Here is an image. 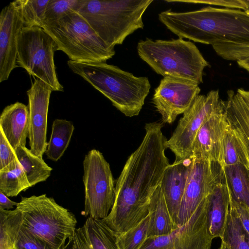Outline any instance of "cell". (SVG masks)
Instances as JSON below:
<instances>
[{
  "mask_svg": "<svg viewBox=\"0 0 249 249\" xmlns=\"http://www.w3.org/2000/svg\"><path fill=\"white\" fill-rule=\"evenodd\" d=\"M162 126L160 123L145 124L142 142L129 156L117 179L113 205L103 219L117 233L129 230L148 214L151 197L170 164Z\"/></svg>",
  "mask_w": 249,
  "mask_h": 249,
  "instance_id": "1",
  "label": "cell"
},
{
  "mask_svg": "<svg viewBox=\"0 0 249 249\" xmlns=\"http://www.w3.org/2000/svg\"><path fill=\"white\" fill-rule=\"evenodd\" d=\"M159 19L180 38L210 44L249 45V12L240 9L207 6L176 12H161Z\"/></svg>",
  "mask_w": 249,
  "mask_h": 249,
  "instance_id": "2",
  "label": "cell"
},
{
  "mask_svg": "<svg viewBox=\"0 0 249 249\" xmlns=\"http://www.w3.org/2000/svg\"><path fill=\"white\" fill-rule=\"evenodd\" d=\"M67 65L125 116L139 114L151 88L147 77L135 76L105 62L80 63L69 60Z\"/></svg>",
  "mask_w": 249,
  "mask_h": 249,
  "instance_id": "3",
  "label": "cell"
},
{
  "mask_svg": "<svg viewBox=\"0 0 249 249\" xmlns=\"http://www.w3.org/2000/svg\"><path fill=\"white\" fill-rule=\"evenodd\" d=\"M153 0H82L77 12L109 48L144 27L142 16Z\"/></svg>",
  "mask_w": 249,
  "mask_h": 249,
  "instance_id": "4",
  "label": "cell"
},
{
  "mask_svg": "<svg viewBox=\"0 0 249 249\" xmlns=\"http://www.w3.org/2000/svg\"><path fill=\"white\" fill-rule=\"evenodd\" d=\"M21 227L51 249H66L76 231L75 215L46 194L22 197L16 208Z\"/></svg>",
  "mask_w": 249,
  "mask_h": 249,
  "instance_id": "5",
  "label": "cell"
},
{
  "mask_svg": "<svg viewBox=\"0 0 249 249\" xmlns=\"http://www.w3.org/2000/svg\"><path fill=\"white\" fill-rule=\"evenodd\" d=\"M140 57L157 73L203 82V72L209 66L201 53L190 41L182 38L153 40L147 38L137 45Z\"/></svg>",
  "mask_w": 249,
  "mask_h": 249,
  "instance_id": "6",
  "label": "cell"
},
{
  "mask_svg": "<svg viewBox=\"0 0 249 249\" xmlns=\"http://www.w3.org/2000/svg\"><path fill=\"white\" fill-rule=\"evenodd\" d=\"M53 39L57 51L70 60L80 63L105 62L115 54L77 12L69 14L42 27Z\"/></svg>",
  "mask_w": 249,
  "mask_h": 249,
  "instance_id": "7",
  "label": "cell"
},
{
  "mask_svg": "<svg viewBox=\"0 0 249 249\" xmlns=\"http://www.w3.org/2000/svg\"><path fill=\"white\" fill-rule=\"evenodd\" d=\"M56 43L41 27H23L17 38L18 67L47 84L53 91H63L54 61Z\"/></svg>",
  "mask_w": 249,
  "mask_h": 249,
  "instance_id": "8",
  "label": "cell"
},
{
  "mask_svg": "<svg viewBox=\"0 0 249 249\" xmlns=\"http://www.w3.org/2000/svg\"><path fill=\"white\" fill-rule=\"evenodd\" d=\"M83 164L85 207L82 214L104 219L109 213L115 199V185L110 165L103 154L95 149L85 155Z\"/></svg>",
  "mask_w": 249,
  "mask_h": 249,
  "instance_id": "9",
  "label": "cell"
},
{
  "mask_svg": "<svg viewBox=\"0 0 249 249\" xmlns=\"http://www.w3.org/2000/svg\"><path fill=\"white\" fill-rule=\"evenodd\" d=\"M218 90H212L206 95H198L189 108L183 113L169 140L165 142L175 155V160L191 158L192 147L195 138L204 123L224 106Z\"/></svg>",
  "mask_w": 249,
  "mask_h": 249,
  "instance_id": "10",
  "label": "cell"
},
{
  "mask_svg": "<svg viewBox=\"0 0 249 249\" xmlns=\"http://www.w3.org/2000/svg\"><path fill=\"white\" fill-rule=\"evenodd\" d=\"M191 159L187 183L177 216L178 227L187 222L226 178L224 167L220 163L194 158Z\"/></svg>",
  "mask_w": 249,
  "mask_h": 249,
  "instance_id": "11",
  "label": "cell"
},
{
  "mask_svg": "<svg viewBox=\"0 0 249 249\" xmlns=\"http://www.w3.org/2000/svg\"><path fill=\"white\" fill-rule=\"evenodd\" d=\"M198 85L184 78L163 77L155 89L152 98L163 123L172 124L178 115L189 108L200 92Z\"/></svg>",
  "mask_w": 249,
  "mask_h": 249,
  "instance_id": "12",
  "label": "cell"
},
{
  "mask_svg": "<svg viewBox=\"0 0 249 249\" xmlns=\"http://www.w3.org/2000/svg\"><path fill=\"white\" fill-rule=\"evenodd\" d=\"M52 89L38 78H34L27 91L29 117L28 138L30 151L42 158L47 142V117Z\"/></svg>",
  "mask_w": 249,
  "mask_h": 249,
  "instance_id": "13",
  "label": "cell"
},
{
  "mask_svg": "<svg viewBox=\"0 0 249 249\" xmlns=\"http://www.w3.org/2000/svg\"><path fill=\"white\" fill-rule=\"evenodd\" d=\"M229 125L225 101L223 107L210 117L197 132L192 144L191 158L217 162L223 165V141Z\"/></svg>",
  "mask_w": 249,
  "mask_h": 249,
  "instance_id": "14",
  "label": "cell"
},
{
  "mask_svg": "<svg viewBox=\"0 0 249 249\" xmlns=\"http://www.w3.org/2000/svg\"><path fill=\"white\" fill-rule=\"evenodd\" d=\"M24 27L14 2L4 7L0 14V82L7 80L18 67L17 38Z\"/></svg>",
  "mask_w": 249,
  "mask_h": 249,
  "instance_id": "15",
  "label": "cell"
},
{
  "mask_svg": "<svg viewBox=\"0 0 249 249\" xmlns=\"http://www.w3.org/2000/svg\"><path fill=\"white\" fill-rule=\"evenodd\" d=\"M210 198L203 202L187 222L174 231L173 249H211L213 238L209 230Z\"/></svg>",
  "mask_w": 249,
  "mask_h": 249,
  "instance_id": "16",
  "label": "cell"
},
{
  "mask_svg": "<svg viewBox=\"0 0 249 249\" xmlns=\"http://www.w3.org/2000/svg\"><path fill=\"white\" fill-rule=\"evenodd\" d=\"M225 113L238 150L240 162L249 171V106L233 90L228 91Z\"/></svg>",
  "mask_w": 249,
  "mask_h": 249,
  "instance_id": "17",
  "label": "cell"
},
{
  "mask_svg": "<svg viewBox=\"0 0 249 249\" xmlns=\"http://www.w3.org/2000/svg\"><path fill=\"white\" fill-rule=\"evenodd\" d=\"M117 234L103 219L89 217L81 227L76 229L66 249H117Z\"/></svg>",
  "mask_w": 249,
  "mask_h": 249,
  "instance_id": "18",
  "label": "cell"
},
{
  "mask_svg": "<svg viewBox=\"0 0 249 249\" xmlns=\"http://www.w3.org/2000/svg\"><path fill=\"white\" fill-rule=\"evenodd\" d=\"M192 159L175 160L165 169L160 186L170 214L177 224L178 214L186 187Z\"/></svg>",
  "mask_w": 249,
  "mask_h": 249,
  "instance_id": "19",
  "label": "cell"
},
{
  "mask_svg": "<svg viewBox=\"0 0 249 249\" xmlns=\"http://www.w3.org/2000/svg\"><path fill=\"white\" fill-rule=\"evenodd\" d=\"M0 129L15 151L26 146L29 131L28 106L19 102L6 106L0 116Z\"/></svg>",
  "mask_w": 249,
  "mask_h": 249,
  "instance_id": "20",
  "label": "cell"
},
{
  "mask_svg": "<svg viewBox=\"0 0 249 249\" xmlns=\"http://www.w3.org/2000/svg\"><path fill=\"white\" fill-rule=\"evenodd\" d=\"M226 176V175H225ZM231 200V193L226 178L211 194L208 213L209 230L213 239H222L225 231Z\"/></svg>",
  "mask_w": 249,
  "mask_h": 249,
  "instance_id": "21",
  "label": "cell"
},
{
  "mask_svg": "<svg viewBox=\"0 0 249 249\" xmlns=\"http://www.w3.org/2000/svg\"><path fill=\"white\" fill-rule=\"evenodd\" d=\"M148 215L147 237L169 234L178 228L170 214L160 184L151 197Z\"/></svg>",
  "mask_w": 249,
  "mask_h": 249,
  "instance_id": "22",
  "label": "cell"
},
{
  "mask_svg": "<svg viewBox=\"0 0 249 249\" xmlns=\"http://www.w3.org/2000/svg\"><path fill=\"white\" fill-rule=\"evenodd\" d=\"M74 130V125L71 121L62 119L54 120L45 152L48 159L57 161L62 157L69 145Z\"/></svg>",
  "mask_w": 249,
  "mask_h": 249,
  "instance_id": "23",
  "label": "cell"
},
{
  "mask_svg": "<svg viewBox=\"0 0 249 249\" xmlns=\"http://www.w3.org/2000/svg\"><path fill=\"white\" fill-rule=\"evenodd\" d=\"M15 152L31 187L45 181L51 176L53 168L26 146L18 147Z\"/></svg>",
  "mask_w": 249,
  "mask_h": 249,
  "instance_id": "24",
  "label": "cell"
},
{
  "mask_svg": "<svg viewBox=\"0 0 249 249\" xmlns=\"http://www.w3.org/2000/svg\"><path fill=\"white\" fill-rule=\"evenodd\" d=\"M30 187V183L18 159L0 169V191L8 197L16 196Z\"/></svg>",
  "mask_w": 249,
  "mask_h": 249,
  "instance_id": "25",
  "label": "cell"
},
{
  "mask_svg": "<svg viewBox=\"0 0 249 249\" xmlns=\"http://www.w3.org/2000/svg\"><path fill=\"white\" fill-rule=\"evenodd\" d=\"M224 169L232 198L249 208V171L240 163Z\"/></svg>",
  "mask_w": 249,
  "mask_h": 249,
  "instance_id": "26",
  "label": "cell"
},
{
  "mask_svg": "<svg viewBox=\"0 0 249 249\" xmlns=\"http://www.w3.org/2000/svg\"><path fill=\"white\" fill-rule=\"evenodd\" d=\"M21 227V215L16 208L0 210V249H17Z\"/></svg>",
  "mask_w": 249,
  "mask_h": 249,
  "instance_id": "27",
  "label": "cell"
},
{
  "mask_svg": "<svg viewBox=\"0 0 249 249\" xmlns=\"http://www.w3.org/2000/svg\"><path fill=\"white\" fill-rule=\"evenodd\" d=\"M221 241L230 249H249V234L231 202Z\"/></svg>",
  "mask_w": 249,
  "mask_h": 249,
  "instance_id": "28",
  "label": "cell"
},
{
  "mask_svg": "<svg viewBox=\"0 0 249 249\" xmlns=\"http://www.w3.org/2000/svg\"><path fill=\"white\" fill-rule=\"evenodd\" d=\"M49 0H17L14 3L24 27L43 26L46 6Z\"/></svg>",
  "mask_w": 249,
  "mask_h": 249,
  "instance_id": "29",
  "label": "cell"
},
{
  "mask_svg": "<svg viewBox=\"0 0 249 249\" xmlns=\"http://www.w3.org/2000/svg\"><path fill=\"white\" fill-rule=\"evenodd\" d=\"M149 215L137 225L122 233H117V249H140L147 237Z\"/></svg>",
  "mask_w": 249,
  "mask_h": 249,
  "instance_id": "30",
  "label": "cell"
},
{
  "mask_svg": "<svg viewBox=\"0 0 249 249\" xmlns=\"http://www.w3.org/2000/svg\"><path fill=\"white\" fill-rule=\"evenodd\" d=\"M82 0H49L46 6L43 25L56 21L78 12Z\"/></svg>",
  "mask_w": 249,
  "mask_h": 249,
  "instance_id": "31",
  "label": "cell"
},
{
  "mask_svg": "<svg viewBox=\"0 0 249 249\" xmlns=\"http://www.w3.org/2000/svg\"><path fill=\"white\" fill-rule=\"evenodd\" d=\"M239 163H241L238 150L229 125L223 141L222 164L225 167Z\"/></svg>",
  "mask_w": 249,
  "mask_h": 249,
  "instance_id": "32",
  "label": "cell"
},
{
  "mask_svg": "<svg viewBox=\"0 0 249 249\" xmlns=\"http://www.w3.org/2000/svg\"><path fill=\"white\" fill-rule=\"evenodd\" d=\"M212 47L219 56L226 60L237 61L249 57V45H222Z\"/></svg>",
  "mask_w": 249,
  "mask_h": 249,
  "instance_id": "33",
  "label": "cell"
},
{
  "mask_svg": "<svg viewBox=\"0 0 249 249\" xmlns=\"http://www.w3.org/2000/svg\"><path fill=\"white\" fill-rule=\"evenodd\" d=\"M17 249H51L47 244L22 227L19 231Z\"/></svg>",
  "mask_w": 249,
  "mask_h": 249,
  "instance_id": "34",
  "label": "cell"
},
{
  "mask_svg": "<svg viewBox=\"0 0 249 249\" xmlns=\"http://www.w3.org/2000/svg\"><path fill=\"white\" fill-rule=\"evenodd\" d=\"M174 231L167 235L147 237L140 249H173Z\"/></svg>",
  "mask_w": 249,
  "mask_h": 249,
  "instance_id": "35",
  "label": "cell"
},
{
  "mask_svg": "<svg viewBox=\"0 0 249 249\" xmlns=\"http://www.w3.org/2000/svg\"><path fill=\"white\" fill-rule=\"evenodd\" d=\"M18 159L13 148L2 131L0 129V169Z\"/></svg>",
  "mask_w": 249,
  "mask_h": 249,
  "instance_id": "36",
  "label": "cell"
},
{
  "mask_svg": "<svg viewBox=\"0 0 249 249\" xmlns=\"http://www.w3.org/2000/svg\"><path fill=\"white\" fill-rule=\"evenodd\" d=\"M194 3L206 4L220 6L231 9H240L246 11L247 7L243 0H184Z\"/></svg>",
  "mask_w": 249,
  "mask_h": 249,
  "instance_id": "37",
  "label": "cell"
},
{
  "mask_svg": "<svg viewBox=\"0 0 249 249\" xmlns=\"http://www.w3.org/2000/svg\"><path fill=\"white\" fill-rule=\"evenodd\" d=\"M231 202L235 208L242 224L249 234V208L245 204L236 202L231 196Z\"/></svg>",
  "mask_w": 249,
  "mask_h": 249,
  "instance_id": "38",
  "label": "cell"
},
{
  "mask_svg": "<svg viewBox=\"0 0 249 249\" xmlns=\"http://www.w3.org/2000/svg\"><path fill=\"white\" fill-rule=\"evenodd\" d=\"M18 204V202L11 200L7 196L0 191V210H9L14 208V206L17 207Z\"/></svg>",
  "mask_w": 249,
  "mask_h": 249,
  "instance_id": "39",
  "label": "cell"
},
{
  "mask_svg": "<svg viewBox=\"0 0 249 249\" xmlns=\"http://www.w3.org/2000/svg\"><path fill=\"white\" fill-rule=\"evenodd\" d=\"M237 92L242 97L245 102L249 106V90L243 89H238Z\"/></svg>",
  "mask_w": 249,
  "mask_h": 249,
  "instance_id": "40",
  "label": "cell"
},
{
  "mask_svg": "<svg viewBox=\"0 0 249 249\" xmlns=\"http://www.w3.org/2000/svg\"><path fill=\"white\" fill-rule=\"evenodd\" d=\"M237 62L240 67L249 72V57L239 60Z\"/></svg>",
  "mask_w": 249,
  "mask_h": 249,
  "instance_id": "41",
  "label": "cell"
},
{
  "mask_svg": "<svg viewBox=\"0 0 249 249\" xmlns=\"http://www.w3.org/2000/svg\"><path fill=\"white\" fill-rule=\"evenodd\" d=\"M219 249H230L226 244H225L224 243L222 242L221 246Z\"/></svg>",
  "mask_w": 249,
  "mask_h": 249,
  "instance_id": "42",
  "label": "cell"
},
{
  "mask_svg": "<svg viewBox=\"0 0 249 249\" xmlns=\"http://www.w3.org/2000/svg\"><path fill=\"white\" fill-rule=\"evenodd\" d=\"M243 1L247 7V10L246 11L249 12V0H243Z\"/></svg>",
  "mask_w": 249,
  "mask_h": 249,
  "instance_id": "43",
  "label": "cell"
},
{
  "mask_svg": "<svg viewBox=\"0 0 249 249\" xmlns=\"http://www.w3.org/2000/svg\"></svg>",
  "mask_w": 249,
  "mask_h": 249,
  "instance_id": "44",
  "label": "cell"
}]
</instances>
